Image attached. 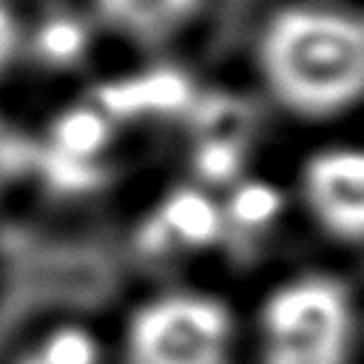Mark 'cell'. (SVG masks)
Segmentation results:
<instances>
[{"label": "cell", "mask_w": 364, "mask_h": 364, "mask_svg": "<svg viewBox=\"0 0 364 364\" xmlns=\"http://www.w3.org/2000/svg\"><path fill=\"white\" fill-rule=\"evenodd\" d=\"M236 316L199 287H171L142 299L122 327L125 364H230Z\"/></svg>", "instance_id": "3957f363"}, {"label": "cell", "mask_w": 364, "mask_h": 364, "mask_svg": "<svg viewBox=\"0 0 364 364\" xmlns=\"http://www.w3.org/2000/svg\"><path fill=\"white\" fill-rule=\"evenodd\" d=\"M28 171H31V139L23 136L14 128V122L0 111V199Z\"/></svg>", "instance_id": "ba28073f"}, {"label": "cell", "mask_w": 364, "mask_h": 364, "mask_svg": "<svg viewBox=\"0 0 364 364\" xmlns=\"http://www.w3.org/2000/svg\"><path fill=\"white\" fill-rule=\"evenodd\" d=\"M14 364H111V355L88 327L54 324L40 333Z\"/></svg>", "instance_id": "52a82bcc"}, {"label": "cell", "mask_w": 364, "mask_h": 364, "mask_svg": "<svg viewBox=\"0 0 364 364\" xmlns=\"http://www.w3.org/2000/svg\"><path fill=\"white\" fill-rule=\"evenodd\" d=\"M262 364H350L358 344V304L333 273L282 279L256 313Z\"/></svg>", "instance_id": "7a4b0ae2"}, {"label": "cell", "mask_w": 364, "mask_h": 364, "mask_svg": "<svg viewBox=\"0 0 364 364\" xmlns=\"http://www.w3.org/2000/svg\"><path fill=\"white\" fill-rule=\"evenodd\" d=\"M94 34L97 26L88 11H48L40 20L26 23V63H34L48 74H68L88 60Z\"/></svg>", "instance_id": "8992f818"}, {"label": "cell", "mask_w": 364, "mask_h": 364, "mask_svg": "<svg viewBox=\"0 0 364 364\" xmlns=\"http://www.w3.org/2000/svg\"><path fill=\"white\" fill-rule=\"evenodd\" d=\"M26 23L9 0H0V80L26 63Z\"/></svg>", "instance_id": "9c48e42d"}, {"label": "cell", "mask_w": 364, "mask_h": 364, "mask_svg": "<svg viewBox=\"0 0 364 364\" xmlns=\"http://www.w3.org/2000/svg\"><path fill=\"white\" fill-rule=\"evenodd\" d=\"M253 65L287 117L344 119L364 105V14L330 0H290L262 20Z\"/></svg>", "instance_id": "6da1fadb"}, {"label": "cell", "mask_w": 364, "mask_h": 364, "mask_svg": "<svg viewBox=\"0 0 364 364\" xmlns=\"http://www.w3.org/2000/svg\"><path fill=\"white\" fill-rule=\"evenodd\" d=\"M210 0H88L100 34L136 48L162 51L182 43L205 17Z\"/></svg>", "instance_id": "5b68a950"}, {"label": "cell", "mask_w": 364, "mask_h": 364, "mask_svg": "<svg viewBox=\"0 0 364 364\" xmlns=\"http://www.w3.org/2000/svg\"><path fill=\"white\" fill-rule=\"evenodd\" d=\"M296 196L321 236L364 247V142H330L307 154Z\"/></svg>", "instance_id": "277c9868"}]
</instances>
